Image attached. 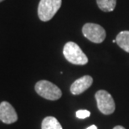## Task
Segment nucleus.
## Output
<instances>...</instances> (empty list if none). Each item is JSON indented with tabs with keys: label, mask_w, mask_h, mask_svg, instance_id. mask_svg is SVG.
<instances>
[{
	"label": "nucleus",
	"mask_w": 129,
	"mask_h": 129,
	"mask_svg": "<svg viewBox=\"0 0 129 129\" xmlns=\"http://www.w3.org/2000/svg\"><path fill=\"white\" fill-rule=\"evenodd\" d=\"M63 55L70 63L83 66L88 62V58L79 45L75 42H67L64 46Z\"/></svg>",
	"instance_id": "obj_1"
},
{
	"label": "nucleus",
	"mask_w": 129,
	"mask_h": 129,
	"mask_svg": "<svg viewBox=\"0 0 129 129\" xmlns=\"http://www.w3.org/2000/svg\"><path fill=\"white\" fill-rule=\"evenodd\" d=\"M93 79L90 76H84L76 80L71 86V92L73 95H80L86 91L92 85Z\"/></svg>",
	"instance_id": "obj_7"
},
{
	"label": "nucleus",
	"mask_w": 129,
	"mask_h": 129,
	"mask_svg": "<svg viewBox=\"0 0 129 129\" xmlns=\"http://www.w3.org/2000/svg\"><path fill=\"white\" fill-rule=\"evenodd\" d=\"M0 120L5 124H12L17 122V112L9 102H2L0 103Z\"/></svg>",
	"instance_id": "obj_6"
},
{
	"label": "nucleus",
	"mask_w": 129,
	"mask_h": 129,
	"mask_svg": "<svg viewBox=\"0 0 129 129\" xmlns=\"http://www.w3.org/2000/svg\"><path fill=\"white\" fill-rule=\"evenodd\" d=\"M35 89L38 95L50 101H56L62 96L60 89L52 82L45 80L38 81L35 84Z\"/></svg>",
	"instance_id": "obj_2"
},
{
	"label": "nucleus",
	"mask_w": 129,
	"mask_h": 129,
	"mask_svg": "<svg viewBox=\"0 0 129 129\" xmlns=\"http://www.w3.org/2000/svg\"><path fill=\"white\" fill-rule=\"evenodd\" d=\"M97 107L102 113L105 115H109L114 112L115 111V102L114 100L109 92L105 90H100L98 91L96 95Z\"/></svg>",
	"instance_id": "obj_4"
},
{
	"label": "nucleus",
	"mask_w": 129,
	"mask_h": 129,
	"mask_svg": "<svg viewBox=\"0 0 129 129\" xmlns=\"http://www.w3.org/2000/svg\"><path fill=\"white\" fill-rule=\"evenodd\" d=\"M0 121H1V120H0Z\"/></svg>",
	"instance_id": "obj_16"
},
{
	"label": "nucleus",
	"mask_w": 129,
	"mask_h": 129,
	"mask_svg": "<svg viewBox=\"0 0 129 129\" xmlns=\"http://www.w3.org/2000/svg\"><path fill=\"white\" fill-rule=\"evenodd\" d=\"M41 129H63L60 123L54 117H46L41 123Z\"/></svg>",
	"instance_id": "obj_9"
},
{
	"label": "nucleus",
	"mask_w": 129,
	"mask_h": 129,
	"mask_svg": "<svg viewBox=\"0 0 129 129\" xmlns=\"http://www.w3.org/2000/svg\"><path fill=\"white\" fill-rule=\"evenodd\" d=\"M113 129H126L125 127H123L122 126H116Z\"/></svg>",
	"instance_id": "obj_13"
},
{
	"label": "nucleus",
	"mask_w": 129,
	"mask_h": 129,
	"mask_svg": "<svg viewBox=\"0 0 129 129\" xmlns=\"http://www.w3.org/2000/svg\"><path fill=\"white\" fill-rule=\"evenodd\" d=\"M116 42L120 48L129 53V31L125 30L120 32L116 38Z\"/></svg>",
	"instance_id": "obj_8"
},
{
	"label": "nucleus",
	"mask_w": 129,
	"mask_h": 129,
	"mask_svg": "<svg viewBox=\"0 0 129 129\" xmlns=\"http://www.w3.org/2000/svg\"><path fill=\"white\" fill-rule=\"evenodd\" d=\"M112 43H116V40H112Z\"/></svg>",
	"instance_id": "obj_14"
},
{
	"label": "nucleus",
	"mask_w": 129,
	"mask_h": 129,
	"mask_svg": "<svg viewBox=\"0 0 129 129\" xmlns=\"http://www.w3.org/2000/svg\"><path fill=\"white\" fill-rule=\"evenodd\" d=\"M82 33L87 40L96 44L103 42L106 38L105 29L97 24L87 23L82 28Z\"/></svg>",
	"instance_id": "obj_5"
},
{
	"label": "nucleus",
	"mask_w": 129,
	"mask_h": 129,
	"mask_svg": "<svg viewBox=\"0 0 129 129\" xmlns=\"http://www.w3.org/2000/svg\"><path fill=\"white\" fill-rule=\"evenodd\" d=\"M62 0H40L38 7V16L41 21L47 22L60 9Z\"/></svg>",
	"instance_id": "obj_3"
},
{
	"label": "nucleus",
	"mask_w": 129,
	"mask_h": 129,
	"mask_svg": "<svg viewBox=\"0 0 129 129\" xmlns=\"http://www.w3.org/2000/svg\"><path fill=\"white\" fill-rule=\"evenodd\" d=\"M86 129H97V127L96 125H91V126H90L89 127H87Z\"/></svg>",
	"instance_id": "obj_12"
},
{
	"label": "nucleus",
	"mask_w": 129,
	"mask_h": 129,
	"mask_svg": "<svg viewBox=\"0 0 129 129\" xmlns=\"http://www.w3.org/2000/svg\"><path fill=\"white\" fill-rule=\"evenodd\" d=\"M97 5L103 12H112L115 9L117 0H96Z\"/></svg>",
	"instance_id": "obj_10"
},
{
	"label": "nucleus",
	"mask_w": 129,
	"mask_h": 129,
	"mask_svg": "<svg viewBox=\"0 0 129 129\" xmlns=\"http://www.w3.org/2000/svg\"><path fill=\"white\" fill-rule=\"evenodd\" d=\"M3 1H4V0H0V3H1V2H3Z\"/></svg>",
	"instance_id": "obj_15"
},
{
	"label": "nucleus",
	"mask_w": 129,
	"mask_h": 129,
	"mask_svg": "<svg viewBox=\"0 0 129 129\" xmlns=\"http://www.w3.org/2000/svg\"><path fill=\"white\" fill-rule=\"evenodd\" d=\"M90 115H91V112L88 110H78L76 112V117L79 119H85V118L89 117Z\"/></svg>",
	"instance_id": "obj_11"
}]
</instances>
